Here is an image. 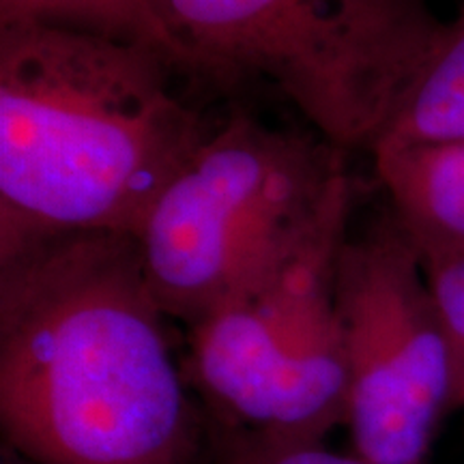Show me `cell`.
I'll return each instance as SVG.
<instances>
[{
    "label": "cell",
    "mask_w": 464,
    "mask_h": 464,
    "mask_svg": "<svg viewBox=\"0 0 464 464\" xmlns=\"http://www.w3.org/2000/svg\"><path fill=\"white\" fill-rule=\"evenodd\" d=\"M138 239L65 232L0 258V423L31 464H202Z\"/></svg>",
    "instance_id": "obj_1"
},
{
    "label": "cell",
    "mask_w": 464,
    "mask_h": 464,
    "mask_svg": "<svg viewBox=\"0 0 464 464\" xmlns=\"http://www.w3.org/2000/svg\"><path fill=\"white\" fill-rule=\"evenodd\" d=\"M144 44L0 24V258L65 232L136 237L213 131Z\"/></svg>",
    "instance_id": "obj_2"
},
{
    "label": "cell",
    "mask_w": 464,
    "mask_h": 464,
    "mask_svg": "<svg viewBox=\"0 0 464 464\" xmlns=\"http://www.w3.org/2000/svg\"><path fill=\"white\" fill-rule=\"evenodd\" d=\"M202 73L269 78L342 153L370 150L445 24L423 0H153Z\"/></svg>",
    "instance_id": "obj_3"
},
{
    "label": "cell",
    "mask_w": 464,
    "mask_h": 464,
    "mask_svg": "<svg viewBox=\"0 0 464 464\" xmlns=\"http://www.w3.org/2000/svg\"><path fill=\"white\" fill-rule=\"evenodd\" d=\"M321 136L235 114L168 183L136 235L150 293L188 327L274 266L344 185Z\"/></svg>",
    "instance_id": "obj_4"
},
{
    "label": "cell",
    "mask_w": 464,
    "mask_h": 464,
    "mask_svg": "<svg viewBox=\"0 0 464 464\" xmlns=\"http://www.w3.org/2000/svg\"><path fill=\"white\" fill-rule=\"evenodd\" d=\"M353 179L258 280L189 327L185 379L211 421L323 440L346 421L335 265L348 239Z\"/></svg>",
    "instance_id": "obj_5"
},
{
    "label": "cell",
    "mask_w": 464,
    "mask_h": 464,
    "mask_svg": "<svg viewBox=\"0 0 464 464\" xmlns=\"http://www.w3.org/2000/svg\"><path fill=\"white\" fill-rule=\"evenodd\" d=\"M335 310L353 454L430 464L440 421L456 411L454 359L420 252L392 213L342 246Z\"/></svg>",
    "instance_id": "obj_6"
},
{
    "label": "cell",
    "mask_w": 464,
    "mask_h": 464,
    "mask_svg": "<svg viewBox=\"0 0 464 464\" xmlns=\"http://www.w3.org/2000/svg\"><path fill=\"white\" fill-rule=\"evenodd\" d=\"M392 216L420 258L464 249V138L372 150Z\"/></svg>",
    "instance_id": "obj_7"
},
{
    "label": "cell",
    "mask_w": 464,
    "mask_h": 464,
    "mask_svg": "<svg viewBox=\"0 0 464 464\" xmlns=\"http://www.w3.org/2000/svg\"><path fill=\"white\" fill-rule=\"evenodd\" d=\"M464 138V0L460 14L445 24L437 48L392 123L381 147H413ZM372 149V150H374Z\"/></svg>",
    "instance_id": "obj_8"
},
{
    "label": "cell",
    "mask_w": 464,
    "mask_h": 464,
    "mask_svg": "<svg viewBox=\"0 0 464 464\" xmlns=\"http://www.w3.org/2000/svg\"><path fill=\"white\" fill-rule=\"evenodd\" d=\"M9 22H52L144 44L181 72L205 75L196 56L161 20L153 0H0V24Z\"/></svg>",
    "instance_id": "obj_9"
},
{
    "label": "cell",
    "mask_w": 464,
    "mask_h": 464,
    "mask_svg": "<svg viewBox=\"0 0 464 464\" xmlns=\"http://www.w3.org/2000/svg\"><path fill=\"white\" fill-rule=\"evenodd\" d=\"M207 464H370L357 454H338L323 440L269 437L224 426L207 417Z\"/></svg>",
    "instance_id": "obj_10"
},
{
    "label": "cell",
    "mask_w": 464,
    "mask_h": 464,
    "mask_svg": "<svg viewBox=\"0 0 464 464\" xmlns=\"http://www.w3.org/2000/svg\"><path fill=\"white\" fill-rule=\"evenodd\" d=\"M421 265L454 359V409L464 411V249L421 258Z\"/></svg>",
    "instance_id": "obj_11"
},
{
    "label": "cell",
    "mask_w": 464,
    "mask_h": 464,
    "mask_svg": "<svg viewBox=\"0 0 464 464\" xmlns=\"http://www.w3.org/2000/svg\"><path fill=\"white\" fill-rule=\"evenodd\" d=\"M0 464H26V460L11 451V456H3V462H0ZM28 464H31V462H28Z\"/></svg>",
    "instance_id": "obj_12"
},
{
    "label": "cell",
    "mask_w": 464,
    "mask_h": 464,
    "mask_svg": "<svg viewBox=\"0 0 464 464\" xmlns=\"http://www.w3.org/2000/svg\"><path fill=\"white\" fill-rule=\"evenodd\" d=\"M202 464H207V462H205V458H202Z\"/></svg>",
    "instance_id": "obj_13"
}]
</instances>
